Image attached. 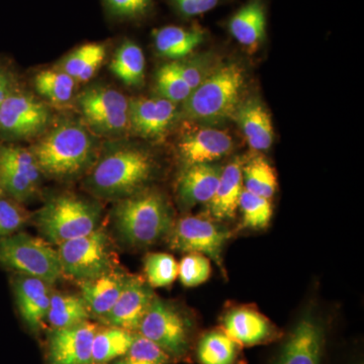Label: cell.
Wrapping results in <instances>:
<instances>
[{"instance_id": "cb8c5ba5", "label": "cell", "mask_w": 364, "mask_h": 364, "mask_svg": "<svg viewBox=\"0 0 364 364\" xmlns=\"http://www.w3.org/2000/svg\"><path fill=\"white\" fill-rule=\"evenodd\" d=\"M244 160L236 158L224 167L214 196L210 200V214L218 220L233 219L244 189L242 167Z\"/></svg>"}, {"instance_id": "d6986e66", "label": "cell", "mask_w": 364, "mask_h": 364, "mask_svg": "<svg viewBox=\"0 0 364 364\" xmlns=\"http://www.w3.org/2000/svg\"><path fill=\"white\" fill-rule=\"evenodd\" d=\"M222 170L214 163L186 167L177 184L179 205L189 208L198 203H210L217 191Z\"/></svg>"}, {"instance_id": "8d00e7d4", "label": "cell", "mask_w": 364, "mask_h": 364, "mask_svg": "<svg viewBox=\"0 0 364 364\" xmlns=\"http://www.w3.org/2000/svg\"><path fill=\"white\" fill-rule=\"evenodd\" d=\"M210 275V263L203 254L188 253L178 264V277L184 287L200 286Z\"/></svg>"}, {"instance_id": "8992f818", "label": "cell", "mask_w": 364, "mask_h": 364, "mask_svg": "<svg viewBox=\"0 0 364 364\" xmlns=\"http://www.w3.org/2000/svg\"><path fill=\"white\" fill-rule=\"evenodd\" d=\"M0 267L39 279L50 286L63 275L58 251L23 232L0 238Z\"/></svg>"}, {"instance_id": "8fae6325", "label": "cell", "mask_w": 364, "mask_h": 364, "mask_svg": "<svg viewBox=\"0 0 364 364\" xmlns=\"http://www.w3.org/2000/svg\"><path fill=\"white\" fill-rule=\"evenodd\" d=\"M327 327L322 318L306 311L296 321L270 364H323Z\"/></svg>"}, {"instance_id": "7a4b0ae2", "label": "cell", "mask_w": 364, "mask_h": 364, "mask_svg": "<svg viewBox=\"0 0 364 364\" xmlns=\"http://www.w3.org/2000/svg\"><path fill=\"white\" fill-rule=\"evenodd\" d=\"M44 176L68 181L90 171L98 143L85 124L65 119L46 131L30 148Z\"/></svg>"}, {"instance_id": "7bdbcfd3", "label": "cell", "mask_w": 364, "mask_h": 364, "mask_svg": "<svg viewBox=\"0 0 364 364\" xmlns=\"http://www.w3.org/2000/svg\"><path fill=\"white\" fill-rule=\"evenodd\" d=\"M2 196H6V193H4V189L0 186V198H2Z\"/></svg>"}, {"instance_id": "3957f363", "label": "cell", "mask_w": 364, "mask_h": 364, "mask_svg": "<svg viewBox=\"0 0 364 364\" xmlns=\"http://www.w3.org/2000/svg\"><path fill=\"white\" fill-rule=\"evenodd\" d=\"M112 224L119 239L131 247H148L168 235L173 215L159 191L144 188L117 200L112 210Z\"/></svg>"}, {"instance_id": "30bf717a", "label": "cell", "mask_w": 364, "mask_h": 364, "mask_svg": "<svg viewBox=\"0 0 364 364\" xmlns=\"http://www.w3.org/2000/svg\"><path fill=\"white\" fill-rule=\"evenodd\" d=\"M76 104L86 127L98 135L122 136L131 130L130 100L119 91L90 86L79 93Z\"/></svg>"}, {"instance_id": "7c38bea8", "label": "cell", "mask_w": 364, "mask_h": 364, "mask_svg": "<svg viewBox=\"0 0 364 364\" xmlns=\"http://www.w3.org/2000/svg\"><path fill=\"white\" fill-rule=\"evenodd\" d=\"M168 235L170 247L174 250L208 256L224 269L223 249L231 236L228 230L205 218L188 215L179 219Z\"/></svg>"}, {"instance_id": "9a60e30c", "label": "cell", "mask_w": 364, "mask_h": 364, "mask_svg": "<svg viewBox=\"0 0 364 364\" xmlns=\"http://www.w3.org/2000/svg\"><path fill=\"white\" fill-rule=\"evenodd\" d=\"M16 308L28 331L38 334L46 322L51 291L50 284L35 277L14 274L11 279Z\"/></svg>"}, {"instance_id": "5bb4252c", "label": "cell", "mask_w": 364, "mask_h": 364, "mask_svg": "<svg viewBox=\"0 0 364 364\" xmlns=\"http://www.w3.org/2000/svg\"><path fill=\"white\" fill-rule=\"evenodd\" d=\"M222 330L241 347L272 343L284 337L269 318L248 306L228 311L222 317Z\"/></svg>"}, {"instance_id": "2e32d148", "label": "cell", "mask_w": 364, "mask_h": 364, "mask_svg": "<svg viewBox=\"0 0 364 364\" xmlns=\"http://www.w3.org/2000/svg\"><path fill=\"white\" fill-rule=\"evenodd\" d=\"M176 116V105L164 98L130 100L131 130L148 140L162 139Z\"/></svg>"}, {"instance_id": "74e56055", "label": "cell", "mask_w": 364, "mask_h": 364, "mask_svg": "<svg viewBox=\"0 0 364 364\" xmlns=\"http://www.w3.org/2000/svg\"><path fill=\"white\" fill-rule=\"evenodd\" d=\"M28 220V213L20 203L7 196L0 198V238L20 232Z\"/></svg>"}, {"instance_id": "e575fe53", "label": "cell", "mask_w": 364, "mask_h": 364, "mask_svg": "<svg viewBox=\"0 0 364 364\" xmlns=\"http://www.w3.org/2000/svg\"><path fill=\"white\" fill-rule=\"evenodd\" d=\"M239 207L243 215L244 228L249 229H264L269 224L272 215V207L269 200L262 196L253 195L245 188L242 191Z\"/></svg>"}, {"instance_id": "f546056e", "label": "cell", "mask_w": 364, "mask_h": 364, "mask_svg": "<svg viewBox=\"0 0 364 364\" xmlns=\"http://www.w3.org/2000/svg\"><path fill=\"white\" fill-rule=\"evenodd\" d=\"M77 85L58 67L41 70L33 78V85L41 97L57 105H68L73 100Z\"/></svg>"}, {"instance_id": "603a6c76", "label": "cell", "mask_w": 364, "mask_h": 364, "mask_svg": "<svg viewBox=\"0 0 364 364\" xmlns=\"http://www.w3.org/2000/svg\"><path fill=\"white\" fill-rule=\"evenodd\" d=\"M155 50L163 58L178 61L186 58L203 41L205 31L198 26H166L152 33Z\"/></svg>"}, {"instance_id": "5b68a950", "label": "cell", "mask_w": 364, "mask_h": 364, "mask_svg": "<svg viewBox=\"0 0 364 364\" xmlns=\"http://www.w3.org/2000/svg\"><path fill=\"white\" fill-rule=\"evenodd\" d=\"M102 208L73 193L52 196L40 208L36 223L49 243L60 244L92 233L100 227Z\"/></svg>"}, {"instance_id": "9c48e42d", "label": "cell", "mask_w": 364, "mask_h": 364, "mask_svg": "<svg viewBox=\"0 0 364 364\" xmlns=\"http://www.w3.org/2000/svg\"><path fill=\"white\" fill-rule=\"evenodd\" d=\"M52 112L42 100L18 85L0 107V143H16L43 135Z\"/></svg>"}, {"instance_id": "83f0119b", "label": "cell", "mask_w": 364, "mask_h": 364, "mask_svg": "<svg viewBox=\"0 0 364 364\" xmlns=\"http://www.w3.org/2000/svg\"><path fill=\"white\" fill-rule=\"evenodd\" d=\"M90 312L81 296L68 294H52L46 322L51 329L71 327L86 322Z\"/></svg>"}, {"instance_id": "4316f807", "label": "cell", "mask_w": 364, "mask_h": 364, "mask_svg": "<svg viewBox=\"0 0 364 364\" xmlns=\"http://www.w3.org/2000/svg\"><path fill=\"white\" fill-rule=\"evenodd\" d=\"M135 336V332L128 331L123 328L100 326L93 337L91 352L92 364H109L121 358L130 348Z\"/></svg>"}, {"instance_id": "ab89813d", "label": "cell", "mask_w": 364, "mask_h": 364, "mask_svg": "<svg viewBox=\"0 0 364 364\" xmlns=\"http://www.w3.org/2000/svg\"><path fill=\"white\" fill-rule=\"evenodd\" d=\"M179 75L186 81L191 90L202 85L203 80L212 73V69L200 59L178 60L173 61Z\"/></svg>"}, {"instance_id": "f35d334b", "label": "cell", "mask_w": 364, "mask_h": 364, "mask_svg": "<svg viewBox=\"0 0 364 364\" xmlns=\"http://www.w3.org/2000/svg\"><path fill=\"white\" fill-rule=\"evenodd\" d=\"M107 11L119 20H138L149 13L153 0H104Z\"/></svg>"}, {"instance_id": "7402d4cb", "label": "cell", "mask_w": 364, "mask_h": 364, "mask_svg": "<svg viewBox=\"0 0 364 364\" xmlns=\"http://www.w3.org/2000/svg\"><path fill=\"white\" fill-rule=\"evenodd\" d=\"M233 119L253 150L267 151L272 147L274 139L272 117L259 100L251 98L239 104Z\"/></svg>"}, {"instance_id": "277c9868", "label": "cell", "mask_w": 364, "mask_h": 364, "mask_svg": "<svg viewBox=\"0 0 364 364\" xmlns=\"http://www.w3.org/2000/svg\"><path fill=\"white\" fill-rule=\"evenodd\" d=\"M244 80L243 70L238 64L228 63L215 68L182 102L179 116L207 124L231 119L240 104Z\"/></svg>"}, {"instance_id": "e0dca14e", "label": "cell", "mask_w": 364, "mask_h": 364, "mask_svg": "<svg viewBox=\"0 0 364 364\" xmlns=\"http://www.w3.org/2000/svg\"><path fill=\"white\" fill-rule=\"evenodd\" d=\"M155 296L150 286H147L140 277L130 275L116 305L100 322L105 326H114L136 333Z\"/></svg>"}, {"instance_id": "d4e9b609", "label": "cell", "mask_w": 364, "mask_h": 364, "mask_svg": "<svg viewBox=\"0 0 364 364\" xmlns=\"http://www.w3.org/2000/svg\"><path fill=\"white\" fill-rule=\"evenodd\" d=\"M241 348L222 329L210 330L196 342V361L198 364H240Z\"/></svg>"}, {"instance_id": "ac0fdd59", "label": "cell", "mask_w": 364, "mask_h": 364, "mask_svg": "<svg viewBox=\"0 0 364 364\" xmlns=\"http://www.w3.org/2000/svg\"><path fill=\"white\" fill-rule=\"evenodd\" d=\"M233 147V139L227 132L210 128L186 134L177 145L186 168L217 161L227 156Z\"/></svg>"}, {"instance_id": "836d02e7", "label": "cell", "mask_w": 364, "mask_h": 364, "mask_svg": "<svg viewBox=\"0 0 364 364\" xmlns=\"http://www.w3.org/2000/svg\"><path fill=\"white\" fill-rule=\"evenodd\" d=\"M144 272L150 287H168L178 277V264L169 254L150 253L144 260Z\"/></svg>"}, {"instance_id": "b9f144b4", "label": "cell", "mask_w": 364, "mask_h": 364, "mask_svg": "<svg viewBox=\"0 0 364 364\" xmlns=\"http://www.w3.org/2000/svg\"><path fill=\"white\" fill-rule=\"evenodd\" d=\"M18 85H20V82H18V76L14 73L13 69L4 62L0 61V107L4 100Z\"/></svg>"}, {"instance_id": "ffe728a7", "label": "cell", "mask_w": 364, "mask_h": 364, "mask_svg": "<svg viewBox=\"0 0 364 364\" xmlns=\"http://www.w3.org/2000/svg\"><path fill=\"white\" fill-rule=\"evenodd\" d=\"M130 275L114 269L111 272L80 282L81 296L90 314L102 320L116 305Z\"/></svg>"}, {"instance_id": "d590c367", "label": "cell", "mask_w": 364, "mask_h": 364, "mask_svg": "<svg viewBox=\"0 0 364 364\" xmlns=\"http://www.w3.org/2000/svg\"><path fill=\"white\" fill-rule=\"evenodd\" d=\"M156 91L159 97L173 104H182L191 95V87L179 75L173 62L160 67L156 73Z\"/></svg>"}, {"instance_id": "484cf974", "label": "cell", "mask_w": 364, "mask_h": 364, "mask_svg": "<svg viewBox=\"0 0 364 364\" xmlns=\"http://www.w3.org/2000/svg\"><path fill=\"white\" fill-rule=\"evenodd\" d=\"M105 55L107 48L104 44L88 43L69 53L57 67L66 72L76 82H87L104 63Z\"/></svg>"}, {"instance_id": "1f68e13d", "label": "cell", "mask_w": 364, "mask_h": 364, "mask_svg": "<svg viewBox=\"0 0 364 364\" xmlns=\"http://www.w3.org/2000/svg\"><path fill=\"white\" fill-rule=\"evenodd\" d=\"M0 163L9 165L32 181L37 188L39 186L42 172L30 149L16 143H0Z\"/></svg>"}, {"instance_id": "52a82bcc", "label": "cell", "mask_w": 364, "mask_h": 364, "mask_svg": "<svg viewBox=\"0 0 364 364\" xmlns=\"http://www.w3.org/2000/svg\"><path fill=\"white\" fill-rule=\"evenodd\" d=\"M136 333L158 345L176 363L188 358L195 344V326L191 318L157 296L144 315Z\"/></svg>"}, {"instance_id": "ba28073f", "label": "cell", "mask_w": 364, "mask_h": 364, "mask_svg": "<svg viewBox=\"0 0 364 364\" xmlns=\"http://www.w3.org/2000/svg\"><path fill=\"white\" fill-rule=\"evenodd\" d=\"M57 251L63 275L79 282L117 269L111 239L100 228L92 233L60 244Z\"/></svg>"}, {"instance_id": "4dcf8cb0", "label": "cell", "mask_w": 364, "mask_h": 364, "mask_svg": "<svg viewBox=\"0 0 364 364\" xmlns=\"http://www.w3.org/2000/svg\"><path fill=\"white\" fill-rule=\"evenodd\" d=\"M243 186L249 193L270 200L277 188L274 169L261 156L254 157L242 167Z\"/></svg>"}, {"instance_id": "4fadbf2b", "label": "cell", "mask_w": 364, "mask_h": 364, "mask_svg": "<svg viewBox=\"0 0 364 364\" xmlns=\"http://www.w3.org/2000/svg\"><path fill=\"white\" fill-rule=\"evenodd\" d=\"M98 327L86 321L71 327L50 330L46 339V364H92L93 337Z\"/></svg>"}, {"instance_id": "60d3db41", "label": "cell", "mask_w": 364, "mask_h": 364, "mask_svg": "<svg viewBox=\"0 0 364 364\" xmlns=\"http://www.w3.org/2000/svg\"><path fill=\"white\" fill-rule=\"evenodd\" d=\"M174 9L184 18H195L212 11L221 0H170Z\"/></svg>"}, {"instance_id": "44dd1931", "label": "cell", "mask_w": 364, "mask_h": 364, "mask_svg": "<svg viewBox=\"0 0 364 364\" xmlns=\"http://www.w3.org/2000/svg\"><path fill=\"white\" fill-rule=\"evenodd\" d=\"M228 30L237 42L255 51L267 36V6L264 0H248L230 18Z\"/></svg>"}, {"instance_id": "6da1fadb", "label": "cell", "mask_w": 364, "mask_h": 364, "mask_svg": "<svg viewBox=\"0 0 364 364\" xmlns=\"http://www.w3.org/2000/svg\"><path fill=\"white\" fill-rule=\"evenodd\" d=\"M154 171L148 151L128 143H109L86 174L85 188L97 198L117 202L145 188Z\"/></svg>"}, {"instance_id": "f1b7e54d", "label": "cell", "mask_w": 364, "mask_h": 364, "mask_svg": "<svg viewBox=\"0 0 364 364\" xmlns=\"http://www.w3.org/2000/svg\"><path fill=\"white\" fill-rule=\"evenodd\" d=\"M145 56L140 46L127 40L117 48L109 67L124 85L140 86L145 79Z\"/></svg>"}, {"instance_id": "d6a6232c", "label": "cell", "mask_w": 364, "mask_h": 364, "mask_svg": "<svg viewBox=\"0 0 364 364\" xmlns=\"http://www.w3.org/2000/svg\"><path fill=\"white\" fill-rule=\"evenodd\" d=\"M168 354L149 339L136 333L128 351L109 364H173Z\"/></svg>"}]
</instances>
